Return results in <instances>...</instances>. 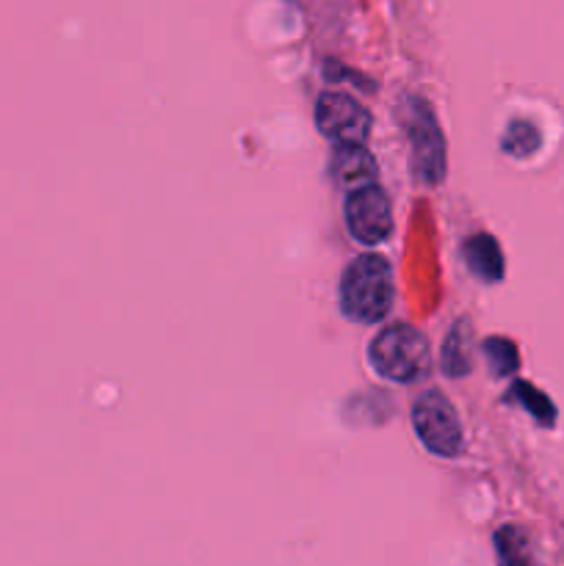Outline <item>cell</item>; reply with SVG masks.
Listing matches in <instances>:
<instances>
[{"label":"cell","mask_w":564,"mask_h":566,"mask_svg":"<svg viewBox=\"0 0 564 566\" xmlns=\"http://www.w3.org/2000/svg\"><path fill=\"white\" fill-rule=\"evenodd\" d=\"M396 298L393 269L382 254H359L341 276V310L357 324H379Z\"/></svg>","instance_id":"1"},{"label":"cell","mask_w":564,"mask_h":566,"mask_svg":"<svg viewBox=\"0 0 564 566\" xmlns=\"http://www.w3.org/2000/svg\"><path fill=\"white\" fill-rule=\"evenodd\" d=\"M368 359L382 379L396 381V385H415V381H424L431 370L429 337L412 324L398 321L376 332L368 346Z\"/></svg>","instance_id":"2"},{"label":"cell","mask_w":564,"mask_h":566,"mask_svg":"<svg viewBox=\"0 0 564 566\" xmlns=\"http://www.w3.org/2000/svg\"><path fill=\"white\" fill-rule=\"evenodd\" d=\"M407 133H409V169L412 177L424 186H437L446 175V138L435 119V111L420 97L409 99L407 108Z\"/></svg>","instance_id":"3"},{"label":"cell","mask_w":564,"mask_h":566,"mask_svg":"<svg viewBox=\"0 0 564 566\" xmlns=\"http://www.w3.org/2000/svg\"><path fill=\"white\" fill-rule=\"evenodd\" d=\"M412 429L426 451L437 457H457L462 451V420L440 390H426L412 403Z\"/></svg>","instance_id":"4"},{"label":"cell","mask_w":564,"mask_h":566,"mask_svg":"<svg viewBox=\"0 0 564 566\" xmlns=\"http://www.w3.org/2000/svg\"><path fill=\"white\" fill-rule=\"evenodd\" d=\"M343 216H346V227L354 241L365 243V247H379L393 232L390 199H387L385 188L376 182L352 188L346 205H343Z\"/></svg>","instance_id":"5"},{"label":"cell","mask_w":564,"mask_h":566,"mask_svg":"<svg viewBox=\"0 0 564 566\" xmlns=\"http://www.w3.org/2000/svg\"><path fill=\"white\" fill-rule=\"evenodd\" d=\"M315 127L335 144H363L370 136L368 108L343 92H324L315 103Z\"/></svg>","instance_id":"6"},{"label":"cell","mask_w":564,"mask_h":566,"mask_svg":"<svg viewBox=\"0 0 564 566\" xmlns=\"http://www.w3.org/2000/svg\"><path fill=\"white\" fill-rule=\"evenodd\" d=\"M332 175L341 186H365L374 182L376 164L363 144H335L332 149Z\"/></svg>","instance_id":"7"},{"label":"cell","mask_w":564,"mask_h":566,"mask_svg":"<svg viewBox=\"0 0 564 566\" xmlns=\"http://www.w3.org/2000/svg\"><path fill=\"white\" fill-rule=\"evenodd\" d=\"M462 258L476 280L490 285L503 280V252L492 235H470L462 247Z\"/></svg>","instance_id":"8"},{"label":"cell","mask_w":564,"mask_h":566,"mask_svg":"<svg viewBox=\"0 0 564 566\" xmlns=\"http://www.w3.org/2000/svg\"><path fill=\"white\" fill-rule=\"evenodd\" d=\"M442 374L457 379V376H468L470 374V329H468V321H459L453 324V329L448 332L446 343H442Z\"/></svg>","instance_id":"9"},{"label":"cell","mask_w":564,"mask_h":566,"mask_svg":"<svg viewBox=\"0 0 564 566\" xmlns=\"http://www.w3.org/2000/svg\"><path fill=\"white\" fill-rule=\"evenodd\" d=\"M495 556L498 566H540L531 556L529 536L518 525H503L495 531Z\"/></svg>","instance_id":"10"},{"label":"cell","mask_w":564,"mask_h":566,"mask_svg":"<svg viewBox=\"0 0 564 566\" xmlns=\"http://www.w3.org/2000/svg\"><path fill=\"white\" fill-rule=\"evenodd\" d=\"M509 398L523 403V407L531 412V418H534L540 426L556 423V407L551 403V398H547L545 392L536 390L534 385H529V381H518V385L509 390Z\"/></svg>","instance_id":"11"},{"label":"cell","mask_w":564,"mask_h":566,"mask_svg":"<svg viewBox=\"0 0 564 566\" xmlns=\"http://www.w3.org/2000/svg\"><path fill=\"white\" fill-rule=\"evenodd\" d=\"M484 354H487V359H490L492 374L495 376H509L518 370V365H520L518 348H514V343L506 340V337H487Z\"/></svg>","instance_id":"12"},{"label":"cell","mask_w":564,"mask_h":566,"mask_svg":"<svg viewBox=\"0 0 564 566\" xmlns=\"http://www.w3.org/2000/svg\"><path fill=\"white\" fill-rule=\"evenodd\" d=\"M501 144L509 155H514V158H523V155H531L536 147H540V133H536L534 125L518 119L509 125L506 136H503Z\"/></svg>","instance_id":"13"}]
</instances>
